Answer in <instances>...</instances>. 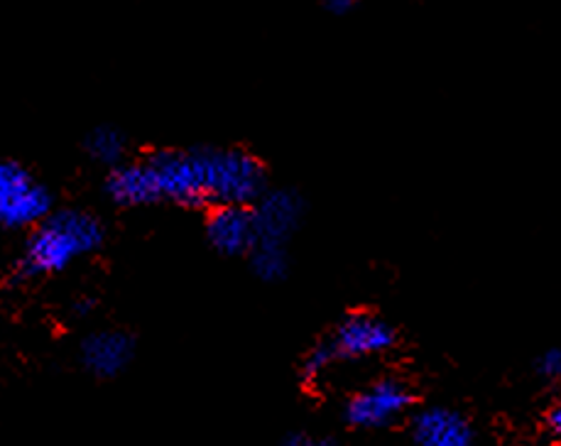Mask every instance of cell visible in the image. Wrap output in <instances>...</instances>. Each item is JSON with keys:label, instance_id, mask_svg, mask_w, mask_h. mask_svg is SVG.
Listing matches in <instances>:
<instances>
[{"label": "cell", "instance_id": "6da1fadb", "mask_svg": "<svg viewBox=\"0 0 561 446\" xmlns=\"http://www.w3.org/2000/svg\"><path fill=\"white\" fill-rule=\"evenodd\" d=\"M154 202L176 206H251L267 192L263 162L243 148H186L145 155Z\"/></svg>", "mask_w": 561, "mask_h": 446}, {"label": "cell", "instance_id": "7a4b0ae2", "mask_svg": "<svg viewBox=\"0 0 561 446\" xmlns=\"http://www.w3.org/2000/svg\"><path fill=\"white\" fill-rule=\"evenodd\" d=\"M106 238L96 214L87 209H55L30 231L18 273L23 277H49L65 273L81 258L96 253Z\"/></svg>", "mask_w": 561, "mask_h": 446}, {"label": "cell", "instance_id": "3957f363", "mask_svg": "<svg viewBox=\"0 0 561 446\" xmlns=\"http://www.w3.org/2000/svg\"><path fill=\"white\" fill-rule=\"evenodd\" d=\"M394 346V329L386 319L370 312H353L334 327L327 339L309 351L302 370L307 378H319L336 361H358L386 354Z\"/></svg>", "mask_w": 561, "mask_h": 446}, {"label": "cell", "instance_id": "277c9868", "mask_svg": "<svg viewBox=\"0 0 561 446\" xmlns=\"http://www.w3.org/2000/svg\"><path fill=\"white\" fill-rule=\"evenodd\" d=\"M55 211V196L39 184L25 164L0 158V226L30 228Z\"/></svg>", "mask_w": 561, "mask_h": 446}, {"label": "cell", "instance_id": "5b68a950", "mask_svg": "<svg viewBox=\"0 0 561 446\" xmlns=\"http://www.w3.org/2000/svg\"><path fill=\"white\" fill-rule=\"evenodd\" d=\"M412 400L414 396L408 382L398 378H380L348 400L346 420L351 427L358 430L388 427L410 410Z\"/></svg>", "mask_w": 561, "mask_h": 446}, {"label": "cell", "instance_id": "8992f818", "mask_svg": "<svg viewBox=\"0 0 561 446\" xmlns=\"http://www.w3.org/2000/svg\"><path fill=\"white\" fill-rule=\"evenodd\" d=\"M255 221V245L287 248L302 224L305 202L295 190H267L251 206Z\"/></svg>", "mask_w": 561, "mask_h": 446}, {"label": "cell", "instance_id": "52a82bcc", "mask_svg": "<svg viewBox=\"0 0 561 446\" xmlns=\"http://www.w3.org/2000/svg\"><path fill=\"white\" fill-rule=\"evenodd\" d=\"M135 356V339L123 329H99L81 339L79 363L99 380L118 378Z\"/></svg>", "mask_w": 561, "mask_h": 446}, {"label": "cell", "instance_id": "ba28073f", "mask_svg": "<svg viewBox=\"0 0 561 446\" xmlns=\"http://www.w3.org/2000/svg\"><path fill=\"white\" fill-rule=\"evenodd\" d=\"M206 238L216 253L226 258L248 255L255 245L253 209L248 206H216L206 216Z\"/></svg>", "mask_w": 561, "mask_h": 446}, {"label": "cell", "instance_id": "9c48e42d", "mask_svg": "<svg viewBox=\"0 0 561 446\" xmlns=\"http://www.w3.org/2000/svg\"><path fill=\"white\" fill-rule=\"evenodd\" d=\"M412 434L417 446H471L473 430L461 412L430 408L414 418Z\"/></svg>", "mask_w": 561, "mask_h": 446}, {"label": "cell", "instance_id": "30bf717a", "mask_svg": "<svg viewBox=\"0 0 561 446\" xmlns=\"http://www.w3.org/2000/svg\"><path fill=\"white\" fill-rule=\"evenodd\" d=\"M106 196L118 206H150L158 204L154 202V190H152V180L148 172V164L145 160H133V162H123L118 168L108 170L106 178Z\"/></svg>", "mask_w": 561, "mask_h": 446}, {"label": "cell", "instance_id": "8fae6325", "mask_svg": "<svg viewBox=\"0 0 561 446\" xmlns=\"http://www.w3.org/2000/svg\"><path fill=\"white\" fill-rule=\"evenodd\" d=\"M126 148H128L126 135L113 126L93 128L84 140V150L89 158L108 170L123 164V158H126Z\"/></svg>", "mask_w": 561, "mask_h": 446}, {"label": "cell", "instance_id": "7c38bea8", "mask_svg": "<svg viewBox=\"0 0 561 446\" xmlns=\"http://www.w3.org/2000/svg\"><path fill=\"white\" fill-rule=\"evenodd\" d=\"M253 265V273L263 279V283H279L289 273V251L277 245H253L248 253Z\"/></svg>", "mask_w": 561, "mask_h": 446}, {"label": "cell", "instance_id": "4fadbf2b", "mask_svg": "<svg viewBox=\"0 0 561 446\" xmlns=\"http://www.w3.org/2000/svg\"><path fill=\"white\" fill-rule=\"evenodd\" d=\"M537 370L547 378L561 376V348H547L542 356L537 358Z\"/></svg>", "mask_w": 561, "mask_h": 446}, {"label": "cell", "instance_id": "5bb4252c", "mask_svg": "<svg viewBox=\"0 0 561 446\" xmlns=\"http://www.w3.org/2000/svg\"><path fill=\"white\" fill-rule=\"evenodd\" d=\"M283 446H334V442L331 439H324V437H311V434H289V437L283 442Z\"/></svg>", "mask_w": 561, "mask_h": 446}, {"label": "cell", "instance_id": "9a60e30c", "mask_svg": "<svg viewBox=\"0 0 561 446\" xmlns=\"http://www.w3.org/2000/svg\"><path fill=\"white\" fill-rule=\"evenodd\" d=\"M547 427H549V432L557 434V437H561V400L554 404L552 410H549Z\"/></svg>", "mask_w": 561, "mask_h": 446}, {"label": "cell", "instance_id": "2e32d148", "mask_svg": "<svg viewBox=\"0 0 561 446\" xmlns=\"http://www.w3.org/2000/svg\"><path fill=\"white\" fill-rule=\"evenodd\" d=\"M353 5H356L353 0H329L327 10H329V13H334V15H346L353 10Z\"/></svg>", "mask_w": 561, "mask_h": 446}, {"label": "cell", "instance_id": "e0dca14e", "mask_svg": "<svg viewBox=\"0 0 561 446\" xmlns=\"http://www.w3.org/2000/svg\"><path fill=\"white\" fill-rule=\"evenodd\" d=\"M91 312H93V299H89V297L77 299V302H75V315L87 317V315H91Z\"/></svg>", "mask_w": 561, "mask_h": 446}]
</instances>
